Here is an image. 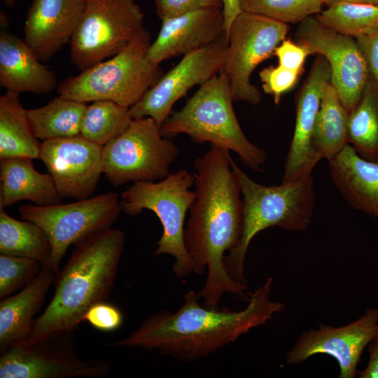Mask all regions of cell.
I'll use <instances>...</instances> for the list:
<instances>
[{"label": "cell", "instance_id": "obj_40", "mask_svg": "<svg viewBox=\"0 0 378 378\" xmlns=\"http://www.w3.org/2000/svg\"><path fill=\"white\" fill-rule=\"evenodd\" d=\"M324 4L329 6L334 3L346 2L353 4H368L378 6V0H323Z\"/></svg>", "mask_w": 378, "mask_h": 378}, {"label": "cell", "instance_id": "obj_6", "mask_svg": "<svg viewBox=\"0 0 378 378\" xmlns=\"http://www.w3.org/2000/svg\"><path fill=\"white\" fill-rule=\"evenodd\" d=\"M151 43L150 32L142 29L118 54L61 82L59 96L85 104L109 100L130 108L163 75L160 65L147 58Z\"/></svg>", "mask_w": 378, "mask_h": 378}, {"label": "cell", "instance_id": "obj_39", "mask_svg": "<svg viewBox=\"0 0 378 378\" xmlns=\"http://www.w3.org/2000/svg\"><path fill=\"white\" fill-rule=\"evenodd\" d=\"M223 2L224 29L228 36V32L232 22L241 10L239 7V0H223Z\"/></svg>", "mask_w": 378, "mask_h": 378}, {"label": "cell", "instance_id": "obj_38", "mask_svg": "<svg viewBox=\"0 0 378 378\" xmlns=\"http://www.w3.org/2000/svg\"><path fill=\"white\" fill-rule=\"evenodd\" d=\"M369 360L366 367L358 372L359 378H378V332L368 345Z\"/></svg>", "mask_w": 378, "mask_h": 378}, {"label": "cell", "instance_id": "obj_14", "mask_svg": "<svg viewBox=\"0 0 378 378\" xmlns=\"http://www.w3.org/2000/svg\"><path fill=\"white\" fill-rule=\"evenodd\" d=\"M296 43L310 55L324 57L331 69V83L341 103L350 113L356 106L370 76L364 56L356 39L338 33L312 15L299 23Z\"/></svg>", "mask_w": 378, "mask_h": 378}, {"label": "cell", "instance_id": "obj_35", "mask_svg": "<svg viewBox=\"0 0 378 378\" xmlns=\"http://www.w3.org/2000/svg\"><path fill=\"white\" fill-rule=\"evenodd\" d=\"M94 328L101 331H113L119 328L123 322V316L115 306L102 302L92 307L84 316Z\"/></svg>", "mask_w": 378, "mask_h": 378}, {"label": "cell", "instance_id": "obj_22", "mask_svg": "<svg viewBox=\"0 0 378 378\" xmlns=\"http://www.w3.org/2000/svg\"><path fill=\"white\" fill-rule=\"evenodd\" d=\"M55 274L46 267L28 285L0 302L1 354L22 344L30 337L36 320Z\"/></svg>", "mask_w": 378, "mask_h": 378}, {"label": "cell", "instance_id": "obj_3", "mask_svg": "<svg viewBox=\"0 0 378 378\" xmlns=\"http://www.w3.org/2000/svg\"><path fill=\"white\" fill-rule=\"evenodd\" d=\"M125 244V233L112 228L76 244L55 274L54 294L36 318L31 334L24 342L74 332L92 307L106 302L115 285Z\"/></svg>", "mask_w": 378, "mask_h": 378}, {"label": "cell", "instance_id": "obj_32", "mask_svg": "<svg viewBox=\"0 0 378 378\" xmlns=\"http://www.w3.org/2000/svg\"><path fill=\"white\" fill-rule=\"evenodd\" d=\"M39 262L29 258L0 254V298L20 290L38 274Z\"/></svg>", "mask_w": 378, "mask_h": 378}, {"label": "cell", "instance_id": "obj_11", "mask_svg": "<svg viewBox=\"0 0 378 378\" xmlns=\"http://www.w3.org/2000/svg\"><path fill=\"white\" fill-rule=\"evenodd\" d=\"M288 24L241 11L228 32L226 57L220 70L227 77L234 101L258 104L262 94L251 82L254 69L274 55L286 38Z\"/></svg>", "mask_w": 378, "mask_h": 378}, {"label": "cell", "instance_id": "obj_16", "mask_svg": "<svg viewBox=\"0 0 378 378\" xmlns=\"http://www.w3.org/2000/svg\"><path fill=\"white\" fill-rule=\"evenodd\" d=\"M104 146L81 134L42 141L40 158L62 198H89L103 174Z\"/></svg>", "mask_w": 378, "mask_h": 378}, {"label": "cell", "instance_id": "obj_29", "mask_svg": "<svg viewBox=\"0 0 378 378\" xmlns=\"http://www.w3.org/2000/svg\"><path fill=\"white\" fill-rule=\"evenodd\" d=\"M129 108L109 100H98L87 105L80 134L91 141L105 146L121 134L132 118Z\"/></svg>", "mask_w": 378, "mask_h": 378}, {"label": "cell", "instance_id": "obj_33", "mask_svg": "<svg viewBox=\"0 0 378 378\" xmlns=\"http://www.w3.org/2000/svg\"><path fill=\"white\" fill-rule=\"evenodd\" d=\"M301 73L286 69L278 64L262 69L259 73L263 91L274 97L276 104L280 102L281 95L296 83Z\"/></svg>", "mask_w": 378, "mask_h": 378}, {"label": "cell", "instance_id": "obj_21", "mask_svg": "<svg viewBox=\"0 0 378 378\" xmlns=\"http://www.w3.org/2000/svg\"><path fill=\"white\" fill-rule=\"evenodd\" d=\"M328 161L331 178L345 200L378 218V161L363 158L349 144Z\"/></svg>", "mask_w": 378, "mask_h": 378}, {"label": "cell", "instance_id": "obj_36", "mask_svg": "<svg viewBox=\"0 0 378 378\" xmlns=\"http://www.w3.org/2000/svg\"><path fill=\"white\" fill-rule=\"evenodd\" d=\"M309 55V50L304 46L286 38L274 52V55L278 59L279 65L301 74L304 70V61Z\"/></svg>", "mask_w": 378, "mask_h": 378}, {"label": "cell", "instance_id": "obj_5", "mask_svg": "<svg viewBox=\"0 0 378 378\" xmlns=\"http://www.w3.org/2000/svg\"><path fill=\"white\" fill-rule=\"evenodd\" d=\"M229 81L220 71L200 85L178 111L169 115L160 127L163 136L188 135L195 143L232 150L255 172L262 171L267 152L252 144L237 120Z\"/></svg>", "mask_w": 378, "mask_h": 378}, {"label": "cell", "instance_id": "obj_2", "mask_svg": "<svg viewBox=\"0 0 378 378\" xmlns=\"http://www.w3.org/2000/svg\"><path fill=\"white\" fill-rule=\"evenodd\" d=\"M272 282L269 277L248 293V304L239 311L202 307L197 293L188 290L176 312L150 315L128 337L111 345L157 349L183 362L206 358L284 309L283 303L270 299Z\"/></svg>", "mask_w": 378, "mask_h": 378}, {"label": "cell", "instance_id": "obj_10", "mask_svg": "<svg viewBox=\"0 0 378 378\" xmlns=\"http://www.w3.org/2000/svg\"><path fill=\"white\" fill-rule=\"evenodd\" d=\"M144 21L135 0H85L69 43L71 61L82 71L114 56L144 28Z\"/></svg>", "mask_w": 378, "mask_h": 378}, {"label": "cell", "instance_id": "obj_19", "mask_svg": "<svg viewBox=\"0 0 378 378\" xmlns=\"http://www.w3.org/2000/svg\"><path fill=\"white\" fill-rule=\"evenodd\" d=\"M85 0H32L24 27V41L42 62L70 42Z\"/></svg>", "mask_w": 378, "mask_h": 378}, {"label": "cell", "instance_id": "obj_20", "mask_svg": "<svg viewBox=\"0 0 378 378\" xmlns=\"http://www.w3.org/2000/svg\"><path fill=\"white\" fill-rule=\"evenodd\" d=\"M41 62L24 40L5 29L1 30V87L19 93H50L57 86V76Z\"/></svg>", "mask_w": 378, "mask_h": 378}, {"label": "cell", "instance_id": "obj_37", "mask_svg": "<svg viewBox=\"0 0 378 378\" xmlns=\"http://www.w3.org/2000/svg\"><path fill=\"white\" fill-rule=\"evenodd\" d=\"M356 39L366 61L370 75L378 82V29L371 34Z\"/></svg>", "mask_w": 378, "mask_h": 378}, {"label": "cell", "instance_id": "obj_23", "mask_svg": "<svg viewBox=\"0 0 378 378\" xmlns=\"http://www.w3.org/2000/svg\"><path fill=\"white\" fill-rule=\"evenodd\" d=\"M31 160L27 158L0 160L1 209L22 200H29L42 206L61 203L62 197L50 174L36 171Z\"/></svg>", "mask_w": 378, "mask_h": 378}, {"label": "cell", "instance_id": "obj_30", "mask_svg": "<svg viewBox=\"0 0 378 378\" xmlns=\"http://www.w3.org/2000/svg\"><path fill=\"white\" fill-rule=\"evenodd\" d=\"M315 18L321 24L357 38L378 29V6L346 2L334 3Z\"/></svg>", "mask_w": 378, "mask_h": 378}, {"label": "cell", "instance_id": "obj_24", "mask_svg": "<svg viewBox=\"0 0 378 378\" xmlns=\"http://www.w3.org/2000/svg\"><path fill=\"white\" fill-rule=\"evenodd\" d=\"M41 143L34 135L20 93L6 90L0 97V160L40 158Z\"/></svg>", "mask_w": 378, "mask_h": 378}, {"label": "cell", "instance_id": "obj_25", "mask_svg": "<svg viewBox=\"0 0 378 378\" xmlns=\"http://www.w3.org/2000/svg\"><path fill=\"white\" fill-rule=\"evenodd\" d=\"M349 116L331 81L327 83L312 135V148L318 162L331 159L348 144Z\"/></svg>", "mask_w": 378, "mask_h": 378}, {"label": "cell", "instance_id": "obj_28", "mask_svg": "<svg viewBox=\"0 0 378 378\" xmlns=\"http://www.w3.org/2000/svg\"><path fill=\"white\" fill-rule=\"evenodd\" d=\"M347 143L363 158L378 159V82L370 75L356 106L349 113Z\"/></svg>", "mask_w": 378, "mask_h": 378}, {"label": "cell", "instance_id": "obj_15", "mask_svg": "<svg viewBox=\"0 0 378 378\" xmlns=\"http://www.w3.org/2000/svg\"><path fill=\"white\" fill-rule=\"evenodd\" d=\"M378 332V309L368 308L358 318L341 326L319 324L305 330L285 356L286 365H295L316 354H327L339 365V378H354L364 349Z\"/></svg>", "mask_w": 378, "mask_h": 378}, {"label": "cell", "instance_id": "obj_31", "mask_svg": "<svg viewBox=\"0 0 378 378\" xmlns=\"http://www.w3.org/2000/svg\"><path fill=\"white\" fill-rule=\"evenodd\" d=\"M323 0H239L241 11L286 24L300 23L322 10Z\"/></svg>", "mask_w": 378, "mask_h": 378}, {"label": "cell", "instance_id": "obj_34", "mask_svg": "<svg viewBox=\"0 0 378 378\" xmlns=\"http://www.w3.org/2000/svg\"><path fill=\"white\" fill-rule=\"evenodd\" d=\"M154 1L157 14L161 20L199 9L223 8V0H154Z\"/></svg>", "mask_w": 378, "mask_h": 378}, {"label": "cell", "instance_id": "obj_27", "mask_svg": "<svg viewBox=\"0 0 378 378\" xmlns=\"http://www.w3.org/2000/svg\"><path fill=\"white\" fill-rule=\"evenodd\" d=\"M0 253L36 260L43 266L50 255L51 244L38 225L13 218L0 208Z\"/></svg>", "mask_w": 378, "mask_h": 378}, {"label": "cell", "instance_id": "obj_41", "mask_svg": "<svg viewBox=\"0 0 378 378\" xmlns=\"http://www.w3.org/2000/svg\"><path fill=\"white\" fill-rule=\"evenodd\" d=\"M17 0H4V4L8 8H13Z\"/></svg>", "mask_w": 378, "mask_h": 378}, {"label": "cell", "instance_id": "obj_18", "mask_svg": "<svg viewBox=\"0 0 378 378\" xmlns=\"http://www.w3.org/2000/svg\"><path fill=\"white\" fill-rule=\"evenodd\" d=\"M224 31L222 8L199 9L164 19L146 56L151 64L160 65L211 44Z\"/></svg>", "mask_w": 378, "mask_h": 378}, {"label": "cell", "instance_id": "obj_17", "mask_svg": "<svg viewBox=\"0 0 378 378\" xmlns=\"http://www.w3.org/2000/svg\"><path fill=\"white\" fill-rule=\"evenodd\" d=\"M331 81L327 59L318 55L296 97V119L286 160L282 183L312 174L318 162L312 148V135L325 85Z\"/></svg>", "mask_w": 378, "mask_h": 378}, {"label": "cell", "instance_id": "obj_1", "mask_svg": "<svg viewBox=\"0 0 378 378\" xmlns=\"http://www.w3.org/2000/svg\"><path fill=\"white\" fill-rule=\"evenodd\" d=\"M229 150L211 145L194 162L196 197L189 209L184 241L204 285L197 293L204 305L219 308L225 293L243 297L247 285L234 281L224 265L225 253L238 244L243 229V202Z\"/></svg>", "mask_w": 378, "mask_h": 378}, {"label": "cell", "instance_id": "obj_42", "mask_svg": "<svg viewBox=\"0 0 378 378\" xmlns=\"http://www.w3.org/2000/svg\"><path fill=\"white\" fill-rule=\"evenodd\" d=\"M376 161H378V159Z\"/></svg>", "mask_w": 378, "mask_h": 378}, {"label": "cell", "instance_id": "obj_8", "mask_svg": "<svg viewBox=\"0 0 378 378\" xmlns=\"http://www.w3.org/2000/svg\"><path fill=\"white\" fill-rule=\"evenodd\" d=\"M18 211L21 219L38 225L49 238L51 253L41 267L56 274L71 245L111 228L122 209L118 194L110 192L69 204L22 205Z\"/></svg>", "mask_w": 378, "mask_h": 378}, {"label": "cell", "instance_id": "obj_12", "mask_svg": "<svg viewBox=\"0 0 378 378\" xmlns=\"http://www.w3.org/2000/svg\"><path fill=\"white\" fill-rule=\"evenodd\" d=\"M74 332L47 335L1 354L0 378H104L110 364L83 360L73 342Z\"/></svg>", "mask_w": 378, "mask_h": 378}, {"label": "cell", "instance_id": "obj_7", "mask_svg": "<svg viewBox=\"0 0 378 378\" xmlns=\"http://www.w3.org/2000/svg\"><path fill=\"white\" fill-rule=\"evenodd\" d=\"M195 180L194 174L181 169L158 182L133 183L120 199L122 211L130 216L148 209L158 216L163 232L153 254L172 255L175 259L173 271L178 278L194 272L184 241V221L196 197L195 191L190 190Z\"/></svg>", "mask_w": 378, "mask_h": 378}, {"label": "cell", "instance_id": "obj_9", "mask_svg": "<svg viewBox=\"0 0 378 378\" xmlns=\"http://www.w3.org/2000/svg\"><path fill=\"white\" fill-rule=\"evenodd\" d=\"M178 147L163 136L160 127L149 117L132 119L118 136L103 148V174L115 186L162 180L178 158Z\"/></svg>", "mask_w": 378, "mask_h": 378}, {"label": "cell", "instance_id": "obj_13", "mask_svg": "<svg viewBox=\"0 0 378 378\" xmlns=\"http://www.w3.org/2000/svg\"><path fill=\"white\" fill-rule=\"evenodd\" d=\"M227 46L228 37L224 31L211 44L183 55L129 108L131 118L149 117L161 127L176 101L194 86L203 85L220 71Z\"/></svg>", "mask_w": 378, "mask_h": 378}, {"label": "cell", "instance_id": "obj_4", "mask_svg": "<svg viewBox=\"0 0 378 378\" xmlns=\"http://www.w3.org/2000/svg\"><path fill=\"white\" fill-rule=\"evenodd\" d=\"M240 186L243 202V229L237 246L225 255L224 265L230 277L247 285L244 262L252 239L272 226L295 232L305 230L311 223L315 204L312 174L279 186H265L253 181L231 160Z\"/></svg>", "mask_w": 378, "mask_h": 378}, {"label": "cell", "instance_id": "obj_26", "mask_svg": "<svg viewBox=\"0 0 378 378\" xmlns=\"http://www.w3.org/2000/svg\"><path fill=\"white\" fill-rule=\"evenodd\" d=\"M87 104L59 96L46 105L27 109L31 128L42 141L80 134L81 122Z\"/></svg>", "mask_w": 378, "mask_h": 378}]
</instances>
